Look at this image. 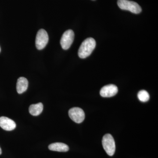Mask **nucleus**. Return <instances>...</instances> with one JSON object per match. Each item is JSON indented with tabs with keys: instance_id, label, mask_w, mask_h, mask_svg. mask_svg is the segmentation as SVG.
Segmentation results:
<instances>
[{
	"instance_id": "4468645a",
	"label": "nucleus",
	"mask_w": 158,
	"mask_h": 158,
	"mask_svg": "<svg viewBox=\"0 0 158 158\" xmlns=\"http://www.w3.org/2000/svg\"><path fill=\"white\" fill-rule=\"evenodd\" d=\"M0 52H1V48H0Z\"/></svg>"
},
{
	"instance_id": "9d476101",
	"label": "nucleus",
	"mask_w": 158,
	"mask_h": 158,
	"mask_svg": "<svg viewBox=\"0 0 158 158\" xmlns=\"http://www.w3.org/2000/svg\"><path fill=\"white\" fill-rule=\"evenodd\" d=\"M48 148L51 151L59 152H66L69 150V147L67 144L61 142L51 144L49 145Z\"/></svg>"
},
{
	"instance_id": "0eeeda50",
	"label": "nucleus",
	"mask_w": 158,
	"mask_h": 158,
	"mask_svg": "<svg viewBox=\"0 0 158 158\" xmlns=\"http://www.w3.org/2000/svg\"><path fill=\"white\" fill-rule=\"evenodd\" d=\"M118 88L114 85H109L104 86L100 91L101 96L104 98L112 97L118 93Z\"/></svg>"
},
{
	"instance_id": "423d86ee",
	"label": "nucleus",
	"mask_w": 158,
	"mask_h": 158,
	"mask_svg": "<svg viewBox=\"0 0 158 158\" xmlns=\"http://www.w3.org/2000/svg\"><path fill=\"white\" fill-rule=\"evenodd\" d=\"M69 115L71 119L77 123L84 121L85 118V113L81 108L74 107L69 111Z\"/></svg>"
},
{
	"instance_id": "9b49d317",
	"label": "nucleus",
	"mask_w": 158,
	"mask_h": 158,
	"mask_svg": "<svg viewBox=\"0 0 158 158\" xmlns=\"http://www.w3.org/2000/svg\"><path fill=\"white\" fill-rule=\"evenodd\" d=\"M43 105L42 103L31 105L29 107V113L34 116H37L41 114L43 110Z\"/></svg>"
},
{
	"instance_id": "f257e3e1",
	"label": "nucleus",
	"mask_w": 158,
	"mask_h": 158,
	"mask_svg": "<svg viewBox=\"0 0 158 158\" xmlns=\"http://www.w3.org/2000/svg\"><path fill=\"white\" fill-rule=\"evenodd\" d=\"M96 46V42L91 37L85 39L81 44L78 50V56L81 59H85L91 54Z\"/></svg>"
},
{
	"instance_id": "f8f14e48",
	"label": "nucleus",
	"mask_w": 158,
	"mask_h": 158,
	"mask_svg": "<svg viewBox=\"0 0 158 158\" xmlns=\"http://www.w3.org/2000/svg\"><path fill=\"white\" fill-rule=\"evenodd\" d=\"M138 98L141 102H145L149 100L150 96L149 94L145 90H141L138 93Z\"/></svg>"
},
{
	"instance_id": "f03ea898",
	"label": "nucleus",
	"mask_w": 158,
	"mask_h": 158,
	"mask_svg": "<svg viewBox=\"0 0 158 158\" xmlns=\"http://www.w3.org/2000/svg\"><path fill=\"white\" fill-rule=\"evenodd\" d=\"M117 4L122 10H127L135 14H139L141 11L140 6L135 2L128 0H118Z\"/></svg>"
},
{
	"instance_id": "6e6552de",
	"label": "nucleus",
	"mask_w": 158,
	"mask_h": 158,
	"mask_svg": "<svg viewBox=\"0 0 158 158\" xmlns=\"http://www.w3.org/2000/svg\"><path fill=\"white\" fill-rule=\"evenodd\" d=\"M16 124L12 119L5 116L0 117V127L3 130L11 131L16 128Z\"/></svg>"
},
{
	"instance_id": "ddd939ff",
	"label": "nucleus",
	"mask_w": 158,
	"mask_h": 158,
	"mask_svg": "<svg viewBox=\"0 0 158 158\" xmlns=\"http://www.w3.org/2000/svg\"><path fill=\"white\" fill-rule=\"evenodd\" d=\"M2 149H1V148H0V155L2 154Z\"/></svg>"
},
{
	"instance_id": "1a4fd4ad",
	"label": "nucleus",
	"mask_w": 158,
	"mask_h": 158,
	"mask_svg": "<svg viewBox=\"0 0 158 158\" xmlns=\"http://www.w3.org/2000/svg\"><path fill=\"white\" fill-rule=\"evenodd\" d=\"M28 86V81L26 78L20 77L18 79L17 85H16V90L18 93L21 94L25 92L27 89Z\"/></svg>"
},
{
	"instance_id": "39448f33",
	"label": "nucleus",
	"mask_w": 158,
	"mask_h": 158,
	"mask_svg": "<svg viewBox=\"0 0 158 158\" xmlns=\"http://www.w3.org/2000/svg\"><path fill=\"white\" fill-rule=\"evenodd\" d=\"M74 33L71 30H67L64 32L60 40V44L64 50L68 49L73 42Z\"/></svg>"
},
{
	"instance_id": "20e7f679",
	"label": "nucleus",
	"mask_w": 158,
	"mask_h": 158,
	"mask_svg": "<svg viewBox=\"0 0 158 158\" xmlns=\"http://www.w3.org/2000/svg\"><path fill=\"white\" fill-rule=\"evenodd\" d=\"M49 37L47 32L40 29L37 32L36 37L35 44L37 49L42 50L45 47L48 42Z\"/></svg>"
},
{
	"instance_id": "7ed1b4c3",
	"label": "nucleus",
	"mask_w": 158,
	"mask_h": 158,
	"mask_svg": "<svg viewBox=\"0 0 158 158\" xmlns=\"http://www.w3.org/2000/svg\"><path fill=\"white\" fill-rule=\"evenodd\" d=\"M103 147L108 155L113 156L116 150L115 141L113 136L107 134L103 136L102 140Z\"/></svg>"
}]
</instances>
